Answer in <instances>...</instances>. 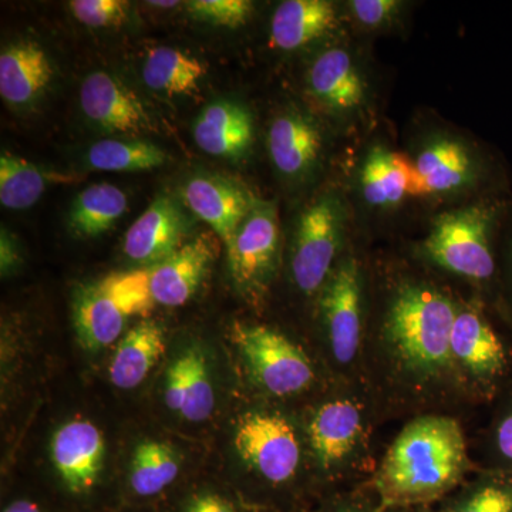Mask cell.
Here are the masks:
<instances>
[{
    "label": "cell",
    "instance_id": "cell-1",
    "mask_svg": "<svg viewBox=\"0 0 512 512\" xmlns=\"http://www.w3.org/2000/svg\"><path fill=\"white\" fill-rule=\"evenodd\" d=\"M467 463L466 440L456 420L420 417L404 427L387 451L377 487L384 503H423L454 487Z\"/></svg>",
    "mask_w": 512,
    "mask_h": 512
},
{
    "label": "cell",
    "instance_id": "cell-2",
    "mask_svg": "<svg viewBox=\"0 0 512 512\" xmlns=\"http://www.w3.org/2000/svg\"><path fill=\"white\" fill-rule=\"evenodd\" d=\"M456 315L453 302L433 286L404 284L394 292L384 342L404 373L430 382L456 370L451 355Z\"/></svg>",
    "mask_w": 512,
    "mask_h": 512
},
{
    "label": "cell",
    "instance_id": "cell-3",
    "mask_svg": "<svg viewBox=\"0 0 512 512\" xmlns=\"http://www.w3.org/2000/svg\"><path fill=\"white\" fill-rule=\"evenodd\" d=\"M505 211L504 202L484 201L444 212L434 221L421 251L453 274L491 281L495 275L493 237Z\"/></svg>",
    "mask_w": 512,
    "mask_h": 512
},
{
    "label": "cell",
    "instance_id": "cell-4",
    "mask_svg": "<svg viewBox=\"0 0 512 512\" xmlns=\"http://www.w3.org/2000/svg\"><path fill=\"white\" fill-rule=\"evenodd\" d=\"M231 338L266 392L285 397L311 386L315 375L309 357L282 333L268 326L237 322Z\"/></svg>",
    "mask_w": 512,
    "mask_h": 512
},
{
    "label": "cell",
    "instance_id": "cell-5",
    "mask_svg": "<svg viewBox=\"0 0 512 512\" xmlns=\"http://www.w3.org/2000/svg\"><path fill=\"white\" fill-rule=\"evenodd\" d=\"M345 207L338 195L325 194L309 205L296 224L292 251L293 282L302 292L319 291L332 275L342 245Z\"/></svg>",
    "mask_w": 512,
    "mask_h": 512
},
{
    "label": "cell",
    "instance_id": "cell-6",
    "mask_svg": "<svg viewBox=\"0 0 512 512\" xmlns=\"http://www.w3.org/2000/svg\"><path fill=\"white\" fill-rule=\"evenodd\" d=\"M279 248L281 232L275 202L254 197L228 259L232 279L241 291L259 296L268 288L278 266Z\"/></svg>",
    "mask_w": 512,
    "mask_h": 512
},
{
    "label": "cell",
    "instance_id": "cell-7",
    "mask_svg": "<svg viewBox=\"0 0 512 512\" xmlns=\"http://www.w3.org/2000/svg\"><path fill=\"white\" fill-rule=\"evenodd\" d=\"M234 446L252 470L274 484L291 480L301 461L296 431L279 414H245L235 431Z\"/></svg>",
    "mask_w": 512,
    "mask_h": 512
},
{
    "label": "cell",
    "instance_id": "cell-8",
    "mask_svg": "<svg viewBox=\"0 0 512 512\" xmlns=\"http://www.w3.org/2000/svg\"><path fill=\"white\" fill-rule=\"evenodd\" d=\"M320 308L333 356L342 365L352 363L362 342V275L356 259H343L329 276Z\"/></svg>",
    "mask_w": 512,
    "mask_h": 512
},
{
    "label": "cell",
    "instance_id": "cell-9",
    "mask_svg": "<svg viewBox=\"0 0 512 512\" xmlns=\"http://www.w3.org/2000/svg\"><path fill=\"white\" fill-rule=\"evenodd\" d=\"M484 164L473 148L456 138L439 137L413 163L410 197H434L473 187L483 178Z\"/></svg>",
    "mask_w": 512,
    "mask_h": 512
},
{
    "label": "cell",
    "instance_id": "cell-10",
    "mask_svg": "<svg viewBox=\"0 0 512 512\" xmlns=\"http://www.w3.org/2000/svg\"><path fill=\"white\" fill-rule=\"evenodd\" d=\"M183 198L192 214L210 225L224 244L227 259L231 258L239 228L251 211L254 195L229 178L200 174L184 184Z\"/></svg>",
    "mask_w": 512,
    "mask_h": 512
},
{
    "label": "cell",
    "instance_id": "cell-11",
    "mask_svg": "<svg viewBox=\"0 0 512 512\" xmlns=\"http://www.w3.org/2000/svg\"><path fill=\"white\" fill-rule=\"evenodd\" d=\"M451 355L456 370L483 386L507 375L510 357L503 340L477 308L457 311L451 332Z\"/></svg>",
    "mask_w": 512,
    "mask_h": 512
},
{
    "label": "cell",
    "instance_id": "cell-12",
    "mask_svg": "<svg viewBox=\"0 0 512 512\" xmlns=\"http://www.w3.org/2000/svg\"><path fill=\"white\" fill-rule=\"evenodd\" d=\"M190 225L180 202L171 195H160L128 228L124 254L146 268L160 264L183 247Z\"/></svg>",
    "mask_w": 512,
    "mask_h": 512
},
{
    "label": "cell",
    "instance_id": "cell-13",
    "mask_svg": "<svg viewBox=\"0 0 512 512\" xmlns=\"http://www.w3.org/2000/svg\"><path fill=\"white\" fill-rule=\"evenodd\" d=\"M80 106L87 119L113 133L141 134L154 130L153 120L137 94L103 70L83 80Z\"/></svg>",
    "mask_w": 512,
    "mask_h": 512
},
{
    "label": "cell",
    "instance_id": "cell-14",
    "mask_svg": "<svg viewBox=\"0 0 512 512\" xmlns=\"http://www.w3.org/2000/svg\"><path fill=\"white\" fill-rule=\"evenodd\" d=\"M104 437L89 420H72L56 431L52 461L67 490L89 493L99 481L104 460Z\"/></svg>",
    "mask_w": 512,
    "mask_h": 512
},
{
    "label": "cell",
    "instance_id": "cell-15",
    "mask_svg": "<svg viewBox=\"0 0 512 512\" xmlns=\"http://www.w3.org/2000/svg\"><path fill=\"white\" fill-rule=\"evenodd\" d=\"M215 255V239L201 235L185 242L160 264L150 266L151 293L157 305L177 308L190 301L207 276Z\"/></svg>",
    "mask_w": 512,
    "mask_h": 512
},
{
    "label": "cell",
    "instance_id": "cell-16",
    "mask_svg": "<svg viewBox=\"0 0 512 512\" xmlns=\"http://www.w3.org/2000/svg\"><path fill=\"white\" fill-rule=\"evenodd\" d=\"M363 433L359 406L349 399L323 404L309 424V441L323 470L338 467L352 456Z\"/></svg>",
    "mask_w": 512,
    "mask_h": 512
},
{
    "label": "cell",
    "instance_id": "cell-17",
    "mask_svg": "<svg viewBox=\"0 0 512 512\" xmlns=\"http://www.w3.org/2000/svg\"><path fill=\"white\" fill-rule=\"evenodd\" d=\"M308 86L319 103L335 113H352L366 99V83L346 49L333 47L316 57Z\"/></svg>",
    "mask_w": 512,
    "mask_h": 512
},
{
    "label": "cell",
    "instance_id": "cell-18",
    "mask_svg": "<svg viewBox=\"0 0 512 512\" xmlns=\"http://www.w3.org/2000/svg\"><path fill=\"white\" fill-rule=\"evenodd\" d=\"M165 403L171 412L192 423L210 419L215 407V393L207 360L200 348L185 350L168 369Z\"/></svg>",
    "mask_w": 512,
    "mask_h": 512
},
{
    "label": "cell",
    "instance_id": "cell-19",
    "mask_svg": "<svg viewBox=\"0 0 512 512\" xmlns=\"http://www.w3.org/2000/svg\"><path fill=\"white\" fill-rule=\"evenodd\" d=\"M194 140L212 157L245 156L254 138L251 114L241 104L218 100L208 104L194 123Z\"/></svg>",
    "mask_w": 512,
    "mask_h": 512
},
{
    "label": "cell",
    "instance_id": "cell-20",
    "mask_svg": "<svg viewBox=\"0 0 512 512\" xmlns=\"http://www.w3.org/2000/svg\"><path fill=\"white\" fill-rule=\"evenodd\" d=\"M268 148L279 173L288 178H301L318 163L322 136L319 128L302 114L286 113L272 123Z\"/></svg>",
    "mask_w": 512,
    "mask_h": 512
},
{
    "label": "cell",
    "instance_id": "cell-21",
    "mask_svg": "<svg viewBox=\"0 0 512 512\" xmlns=\"http://www.w3.org/2000/svg\"><path fill=\"white\" fill-rule=\"evenodd\" d=\"M52 79L49 57L35 42L16 43L0 55V96L10 106L33 103Z\"/></svg>",
    "mask_w": 512,
    "mask_h": 512
},
{
    "label": "cell",
    "instance_id": "cell-22",
    "mask_svg": "<svg viewBox=\"0 0 512 512\" xmlns=\"http://www.w3.org/2000/svg\"><path fill=\"white\" fill-rule=\"evenodd\" d=\"M338 15L328 0H286L276 8L271 22V46L293 52L328 35Z\"/></svg>",
    "mask_w": 512,
    "mask_h": 512
},
{
    "label": "cell",
    "instance_id": "cell-23",
    "mask_svg": "<svg viewBox=\"0 0 512 512\" xmlns=\"http://www.w3.org/2000/svg\"><path fill=\"white\" fill-rule=\"evenodd\" d=\"M165 352L164 330L153 320H144L124 336L114 352L110 379L123 390L136 389Z\"/></svg>",
    "mask_w": 512,
    "mask_h": 512
},
{
    "label": "cell",
    "instance_id": "cell-24",
    "mask_svg": "<svg viewBox=\"0 0 512 512\" xmlns=\"http://www.w3.org/2000/svg\"><path fill=\"white\" fill-rule=\"evenodd\" d=\"M412 180V161L383 146L369 151L360 171L363 198L377 208L394 207L409 197Z\"/></svg>",
    "mask_w": 512,
    "mask_h": 512
},
{
    "label": "cell",
    "instance_id": "cell-25",
    "mask_svg": "<svg viewBox=\"0 0 512 512\" xmlns=\"http://www.w3.org/2000/svg\"><path fill=\"white\" fill-rule=\"evenodd\" d=\"M74 329L84 349L99 352L120 338L127 316L101 288L100 282L84 286L73 303Z\"/></svg>",
    "mask_w": 512,
    "mask_h": 512
},
{
    "label": "cell",
    "instance_id": "cell-26",
    "mask_svg": "<svg viewBox=\"0 0 512 512\" xmlns=\"http://www.w3.org/2000/svg\"><path fill=\"white\" fill-rule=\"evenodd\" d=\"M207 69L200 60L175 47H156L148 53L143 80L148 89L167 96H191L198 92Z\"/></svg>",
    "mask_w": 512,
    "mask_h": 512
},
{
    "label": "cell",
    "instance_id": "cell-27",
    "mask_svg": "<svg viewBox=\"0 0 512 512\" xmlns=\"http://www.w3.org/2000/svg\"><path fill=\"white\" fill-rule=\"evenodd\" d=\"M127 204V195L116 185H90L73 202L69 214L70 228L80 237H99L126 214Z\"/></svg>",
    "mask_w": 512,
    "mask_h": 512
},
{
    "label": "cell",
    "instance_id": "cell-28",
    "mask_svg": "<svg viewBox=\"0 0 512 512\" xmlns=\"http://www.w3.org/2000/svg\"><path fill=\"white\" fill-rule=\"evenodd\" d=\"M55 180H64V177L49 173L25 158L9 153L0 156V202L9 210L32 207Z\"/></svg>",
    "mask_w": 512,
    "mask_h": 512
},
{
    "label": "cell",
    "instance_id": "cell-29",
    "mask_svg": "<svg viewBox=\"0 0 512 512\" xmlns=\"http://www.w3.org/2000/svg\"><path fill=\"white\" fill-rule=\"evenodd\" d=\"M180 467V457L173 447L160 441L141 443L131 460V490L138 497L160 494L178 477Z\"/></svg>",
    "mask_w": 512,
    "mask_h": 512
},
{
    "label": "cell",
    "instance_id": "cell-30",
    "mask_svg": "<svg viewBox=\"0 0 512 512\" xmlns=\"http://www.w3.org/2000/svg\"><path fill=\"white\" fill-rule=\"evenodd\" d=\"M87 160L100 171H146L161 167L167 156L147 141L101 140L90 147Z\"/></svg>",
    "mask_w": 512,
    "mask_h": 512
},
{
    "label": "cell",
    "instance_id": "cell-31",
    "mask_svg": "<svg viewBox=\"0 0 512 512\" xmlns=\"http://www.w3.org/2000/svg\"><path fill=\"white\" fill-rule=\"evenodd\" d=\"M100 285L126 316L147 315L157 305L151 293L150 268L116 272Z\"/></svg>",
    "mask_w": 512,
    "mask_h": 512
},
{
    "label": "cell",
    "instance_id": "cell-32",
    "mask_svg": "<svg viewBox=\"0 0 512 512\" xmlns=\"http://www.w3.org/2000/svg\"><path fill=\"white\" fill-rule=\"evenodd\" d=\"M187 9L202 22L235 29L248 22L254 5L249 0H191Z\"/></svg>",
    "mask_w": 512,
    "mask_h": 512
},
{
    "label": "cell",
    "instance_id": "cell-33",
    "mask_svg": "<svg viewBox=\"0 0 512 512\" xmlns=\"http://www.w3.org/2000/svg\"><path fill=\"white\" fill-rule=\"evenodd\" d=\"M128 6L124 0H73L69 3L74 18L89 28L121 25L127 19Z\"/></svg>",
    "mask_w": 512,
    "mask_h": 512
},
{
    "label": "cell",
    "instance_id": "cell-34",
    "mask_svg": "<svg viewBox=\"0 0 512 512\" xmlns=\"http://www.w3.org/2000/svg\"><path fill=\"white\" fill-rule=\"evenodd\" d=\"M460 512H512V484L483 485L468 498Z\"/></svg>",
    "mask_w": 512,
    "mask_h": 512
},
{
    "label": "cell",
    "instance_id": "cell-35",
    "mask_svg": "<svg viewBox=\"0 0 512 512\" xmlns=\"http://www.w3.org/2000/svg\"><path fill=\"white\" fill-rule=\"evenodd\" d=\"M402 3L397 0H353V16L365 28L376 29L386 25L397 15Z\"/></svg>",
    "mask_w": 512,
    "mask_h": 512
},
{
    "label": "cell",
    "instance_id": "cell-36",
    "mask_svg": "<svg viewBox=\"0 0 512 512\" xmlns=\"http://www.w3.org/2000/svg\"><path fill=\"white\" fill-rule=\"evenodd\" d=\"M184 512H238V510L221 495L201 493L188 500Z\"/></svg>",
    "mask_w": 512,
    "mask_h": 512
},
{
    "label": "cell",
    "instance_id": "cell-37",
    "mask_svg": "<svg viewBox=\"0 0 512 512\" xmlns=\"http://www.w3.org/2000/svg\"><path fill=\"white\" fill-rule=\"evenodd\" d=\"M495 446L500 456L512 464V406L498 423L495 431Z\"/></svg>",
    "mask_w": 512,
    "mask_h": 512
},
{
    "label": "cell",
    "instance_id": "cell-38",
    "mask_svg": "<svg viewBox=\"0 0 512 512\" xmlns=\"http://www.w3.org/2000/svg\"><path fill=\"white\" fill-rule=\"evenodd\" d=\"M18 262V251L5 231L2 232V271H8Z\"/></svg>",
    "mask_w": 512,
    "mask_h": 512
},
{
    "label": "cell",
    "instance_id": "cell-39",
    "mask_svg": "<svg viewBox=\"0 0 512 512\" xmlns=\"http://www.w3.org/2000/svg\"><path fill=\"white\" fill-rule=\"evenodd\" d=\"M3 512H43L39 505L29 500H19L8 505Z\"/></svg>",
    "mask_w": 512,
    "mask_h": 512
},
{
    "label": "cell",
    "instance_id": "cell-40",
    "mask_svg": "<svg viewBox=\"0 0 512 512\" xmlns=\"http://www.w3.org/2000/svg\"><path fill=\"white\" fill-rule=\"evenodd\" d=\"M148 5L153 6V8L173 9L177 8L180 2H148Z\"/></svg>",
    "mask_w": 512,
    "mask_h": 512
},
{
    "label": "cell",
    "instance_id": "cell-41",
    "mask_svg": "<svg viewBox=\"0 0 512 512\" xmlns=\"http://www.w3.org/2000/svg\"><path fill=\"white\" fill-rule=\"evenodd\" d=\"M508 256H510L511 276H512V235L508 241Z\"/></svg>",
    "mask_w": 512,
    "mask_h": 512
}]
</instances>
